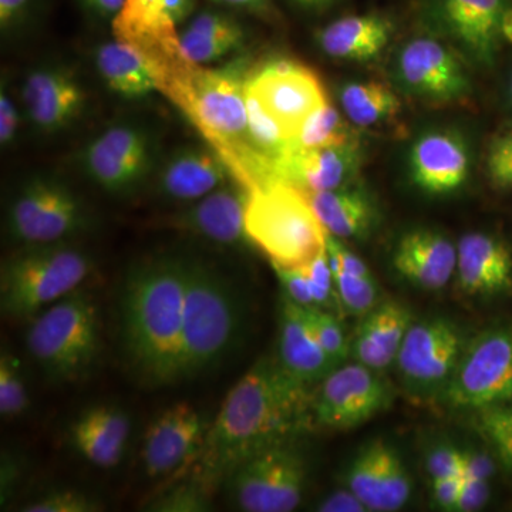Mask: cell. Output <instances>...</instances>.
Segmentation results:
<instances>
[{
  "mask_svg": "<svg viewBox=\"0 0 512 512\" xmlns=\"http://www.w3.org/2000/svg\"><path fill=\"white\" fill-rule=\"evenodd\" d=\"M311 384L296 379L278 359L264 357L239 379L210 424L197 457V478L214 491L252 454L298 439L313 419Z\"/></svg>",
  "mask_w": 512,
  "mask_h": 512,
  "instance_id": "obj_1",
  "label": "cell"
},
{
  "mask_svg": "<svg viewBox=\"0 0 512 512\" xmlns=\"http://www.w3.org/2000/svg\"><path fill=\"white\" fill-rule=\"evenodd\" d=\"M185 256H151L128 269L121 289V342L143 382L181 380Z\"/></svg>",
  "mask_w": 512,
  "mask_h": 512,
  "instance_id": "obj_2",
  "label": "cell"
},
{
  "mask_svg": "<svg viewBox=\"0 0 512 512\" xmlns=\"http://www.w3.org/2000/svg\"><path fill=\"white\" fill-rule=\"evenodd\" d=\"M247 76L239 63L210 70L187 60L161 84L160 92L187 113L239 183L254 191L274 183V175L249 140Z\"/></svg>",
  "mask_w": 512,
  "mask_h": 512,
  "instance_id": "obj_3",
  "label": "cell"
},
{
  "mask_svg": "<svg viewBox=\"0 0 512 512\" xmlns=\"http://www.w3.org/2000/svg\"><path fill=\"white\" fill-rule=\"evenodd\" d=\"M244 326L241 296L217 268L185 256L181 380L220 365L237 346Z\"/></svg>",
  "mask_w": 512,
  "mask_h": 512,
  "instance_id": "obj_4",
  "label": "cell"
},
{
  "mask_svg": "<svg viewBox=\"0 0 512 512\" xmlns=\"http://www.w3.org/2000/svg\"><path fill=\"white\" fill-rule=\"evenodd\" d=\"M245 232L272 266L301 269L326 251L328 232L295 185L276 181L249 194Z\"/></svg>",
  "mask_w": 512,
  "mask_h": 512,
  "instance_id": "obj_5",
  "label": "cell"
},
{
  "mask_svg": "<svg viewBox=\"0 0 512 512\" xmlns=\"http://www.w3.org/2000/svg\"><path fill=\"white\" fill-rule=\"evenodd\" d=\"M92 258L69 242L25 245L0 271V309L13 320H29L69 295L89 278Z\"/></svg>",
  "mask_w": 512,
  "mask_h": 512,
  "instance_id": "obj_6",
  "label": "cell"
},
{
  "mask_svg": "<svg viewBox=\"0 0 512 512\" xmlns=\"http://www.w3.org/2000/svg\"><path fill=\"white\" fill-rule=\"evenodd\" d=\"M26 346L50 380L77 382L93 369L101 350L99 306L74 291L30 319Z\"/></svg>",
  "mask_w": 512,
  "mask_h": 512,
  "instance_id": "obj_7",
  "label": "cell"
},
{
  "mask_svg": "<svg viewBox=\"0 0 512 512\" xmlns=\"http://www.w3.org/2000/svg\"><path fill=\"white\" fill-rule=\"evenodd\" d=\"M161 158L160 140L153 127L143 121L119 120L82 148L79 163L97 187L124 197L153 180Z\"/></svg>",
  "mask_w": 512,
  "mask_h": 512,
  "instance_id": "obj_8",
  "label": "cell"
},
{
  "mask_svg": "<svg viewBox=\"0 0 512 512\" xmlns=\"http://www.w3.org/2000/svg\"><path fill=\"white\" fill-rule=\"evenodd\" d=\"M281 441L242 461L225 483L239 510L291 512L308 484V463L295 443Z\"/></svg>",
  "mask_w": 512,
  "mask_h": 512,
  "instance_id": "obj_9",
  "label": "cell"
},
{
  "mask_svg": "<svg viewBox=\"0 0 512 512\" xmlns=\"http://www.w3.org/2000/svg\"><path fill=\"white\" fill-rule=\"evenodd\" d=\"M82 198L62 178L36 174L23 181L8 208L10 237L23 245L67 241L87 225Z\"/></svg>",
  "mask_w": 512,
  "mask_h": 512,
  "instance_id": "obj_10",
  "label": "cell"
},
{
  "mask_svg": "<svg viewBox=\"0 0 512 512\" xmlns=\"http://www.w3.org/2000/svg\"><path fill=\"white\" fill-rule=\"evenodd\" d=\"M443 397L454 409L512 402V326H494L468 340Z\"/></svg>",
  "mask_w": 512,
  "mask_h": 512,
  "instance_id": "obj_11",
  "label": "cell"
},
{
  "mask_svg": "<svg viewBox=\"0 0 512 512\" xmlns=\"http://www.w3.org/2000/svg\"><path fill=\"white\" fill-rule=\"evenodd\" d=\"M467 340L456 323L431 318L412 323L397 355L396 366L404 386L416 396L446 392Z\"/></svg>",
  "mask_w": 512,
  "mask_h": 512,
  "instance_id": "obj_12",
  "label": "cell"
},
{
  "mask_svg": "<svg viewBox=\"0 0 512 512\" xmlns=\"http://www.w3.org/2000/svg\"><path fill=\"white\" fill-rule=\"evenodd\" d=\"M390 402L392 392L379 372L357 362L343 363L313 394V419L325 429H355L383 412Z\"/></svg>",
  "mask_w": 512,
  "mask_h": 512,
  "instance_id": "obj_13",
  "label": "cell"
},
{
  "mask_svg": "<svg viewBox=\"0 0 512 512\" xmlns=\"http://www.w3.org/2000/svg\"><path fill=\"white\" fill-rule=\"evenodd\" d=\"M19 99L33 130L42 136H56L82 119L89 94L74 67L47 62L26 73Z\"/></svg>",
  "mask_w": 512,
  "mask_h": 512,
  "instance_id": "obj_14",
  "label": "cell"
},
{
  "mask_svg": "<svg viewBox=\"0 0 512 512\" xmlns=\"http://www.w3.org/2000/svg\"><path fill=\"white\" fill-rule=\"evenodd\" d=\"M247 89L281 124L291 141L303 121L329 100L316 73L289 59L269 60L248 72Z\"/></svg>",
  "mask_w": 512,
  "mask_h": 512,
  "instance_id": "obj_15",
  "label": "cell"
},
{
  "mask_svg": "<svg viewBox=\"0 0 512 512\" xmlns=\"http://www.w3.org/2000/svg\"><path fill=\"white\" fill-rule=\"evenodd\" d=\"M512 0H426L434 25L450 36L468 57L493 66L503 45V19Z\"/></svg>",
  "mask_w": 512,
  "mask_h": 512,
  "instance_id": "obj_16",
  "label": "cell"
},
{
  "mask_svg": "<svg viewBox=\"0 0 512 512\" xmlns=\"http://www.w3.org/2000/svg\"><path fill=\"white\" fill-rule=\"evenodd\" d=\"M404 89L430 103L451 104L470 96L471 84L460 59L433 37H416L397 59Z\"/></svg>",
  "mask_w": 512,
  "mask_h": 512,
  "instance_id": "obj_17",
  "label": "cell"
},
{
  "mask_svg": "<svg viewBox=\"0 0 512 512\" xmlns=\"http://www.w3.org/2000/svg\"><path fill=\"white\" fill-rule=\"evenodd\" d=\"M249 194L251 191L244 184L232 178L184 210L160 218L158 224L214 244L237 247L249 242L245 232Z\"/></svg>",
  "mask_w": 512,
  "mask_h": 512,
  "instance_id": "obj_18",
  "label": "cell"
},
{
  "mask_svg": "<svg viewBox=\"0 0 512 512\" xmlns=\"http://www.w3.org/2000/svg\"><path fill=\"white\" fill-rule=\"evenodd\" d=\"M208 429L207 421L191 404L177 403L165 409L148 426L141 447L147 476H170L197 460Z\"/></svg>",
  "mask_w": 512,
  "mask_h": 512,
  "instance_id": "obj_19",
  "label": "cell"
},
{
  "mask_svg": "<svg viewBox=\"0 0 512 512\" xmlns=\"http://www.w3.org/2000/svg\"><path fill=\"white\" fill-rule=\"evenodd\" d=\"M346 487L362 500L367 511L394 512L410 500L412 478L399 451L384 440H375L353 458Z\"/></svg>",
  "mask_w": 512,
  "mask_h": 512,
  "instance_id": "obj_20",
  "label": "cell"
},
{
  "mask_svg": "<svg viewBox=\"0 0 512 512\" xmlns=\"http://www.w3.org/2000/svg\"><path fill=\"white\" fill-rule=\"evenodd\" d=\"M235 178L212 146L185 144L161 158L153 180L164 200L191 204Z\"/></svg>",
  "mask_w": 512,
  "mask_h": 512,
  "instance_id": "obj_21",
  "label": "cell"
},
{
  "mask_svg": "<svg viewBox=\"0 0 512 512\" xmlns=\"http://www.w3.org/2000/svg\"><path fill=\"white\" fill-rule=\"evenodd\" d=\"M413 183L427 194L456 191L470 174V153L453 131H430L417 138L410 151Z\"/></svg>",
  "mask_w": 512,
  "mask_h": 512,
  "instance_id": "obj_22",
  "label": "cell"
},
{
  "mask_svg": "<svg viewBox=\"0 0 512 512\" xmlns=\"http://www.w3.org/2000/svg\"><path fill=\"white\" fill-rule=\"evenodd\" d=\"M458 288L470 296H495L512 291V251L494 235L473 232L457 245Z\"/></svg>",
  "mask_w": 512,
  "mask_h": 512,
  "instance_id": "obj_23",
  "label": "cell"
},
{
  "mask_svg": "<svg viewBox=\"0 0 512 512\" xmlns=\"http://www.w3.org/2000/svg\"><path fill=\"white\" fill-rule=\"evenodd\" d=\"M278 362L301 382H322L336 369L320 346L308 308L282 298L279 312Z\"/></svg>",
  "mask_w": 512,
  "mask_h": 512,
  "instance_id": "obj_24",
  "label": "cell"
},
{
  "mask_svg": "<svg viewBox=\"0 0 512 512\" xmlns=\"http://www.w3.org/2000/svg\"><path fill=\"white\" fill-rule=\"evenodd\" d=\"M393 265L413 285L437 291L456 274L457 247L440 232L414 229L400 238Z\"/></svg>",
  "mask_w": 512,
  "mask_h": 512,
  "instance_id": "obj_25",
  "label": "cell"
},
{
  "mask_svg": "<svg viewBox=\"0 0 512 512\" xmlns=\"http://www.w3.org/2000/svg\"><path fill=\"white\" fill-rule=\"evenodd\" d=\"M197 9L198 0H126L111 26L116 39L128 45H154L178 37Z\"/></svg>",
  "mask_w": 512,
  "mask_h": 512,
  "instance_id": "obj_26",
  "label": "cell"
},
{
  "mask_svg": "<svg viewBox=\"0 0 512 512\" xmlns=\"http://www.w3.org/2000/svg\"><path fill=\"white\" fill-rule=\"evenodd\" d=\"M131 421L116 406L100 404L84 410L70 426V443L74 450L100 468L116 467L126 453Z\"/></svg>",
  "mask_w": 512,
  "mask_h": 512,
  "instance_id": "obj_27",
  "label": "cell"
},
{
  "mask_svg": "<svg viewBox=\"0 0 512 512\" xmlns=\"http://www.w3.org/2000/svg\"><path fill=\"white\" fill-rule=\"evenodd\" d=\"M409 309L397 302L377 305L357 328L350 343V355L355 362L382 372L396 363L404 336L412 326Z\"/></svg>",
  "mask_w": 512,
  "mask_h": 512,
  "instance_id": "obj_28",
  "label": "cell"
},
{
  "mask_svg": "<svg viewBox=\"0 0 512 512\" xmlns=\"http://www.w3.org/2000/svg\"><path fill=\"white\" fill-rule=\"evenodd\" d=\"M394 23L382 13L349 15L319 30L316 42L332 59L365 63L376 59L389 45Z\"/></svg>",
  "mask_w": 512,
  "mask_h": 512,
  "instance_id": "obj_29",
  "label": "cell"
},
{
  "mask_svg": "<svg viewBox=\"0 0 512 512\" xmlns=\"http://www.w3.org/2000/svg\"><path fill=\"white\" fill-rule=\"evenodd\" d=\"M360 167L357 140L340 146L293 153L282 181L302 191H330L348 187Z\"/></svg>",
  "mask_w": 512,
  "mask_h": 512,
  "instance_id": "obj_30",
  "label": "cell"
},
{
  "mask_svg": "<svg viewBox=\"0 0 512 512\" xmlns=\"http://www.w3.org/2000/svg\"><path fill=\"white\" fill-rule=\"evenodd\" d=\"M94 64L107 89L126 100H140L157 92V80L143 55L123 40L101 43Z\"/></svg>",
  "mask_w": 512,
  "mask_h": 512,
  "instance_id": "obj_31",
  "label": "cell"
},
{
  "mask_svg": "<svg viewBox=\"0 0 512 512\" xmlns=\"http://www.w3.org/2000/svg\"><path fill=\"white\" fill-rule=\"evenodd\" d=\"M313 212L329 235L338 239L360 238L375 222V208L365 192L356 188L303 191Z\"/></svg>",
  "mask_w": 512,
  "mask_h": 512,
  "instance_id": "obj_32",
  "label": "cell"
},
{
  "mask_svg": "<svg viewBox=\"0 0 512 512\" xmlns=\"http://www.w3.org/2000/svg\"><path fill=\"white\" fill-rule=\"evenodd\" d=\"M340 104L346 117L359 127L376 126L392 119L400 110L399 97L380 82L349 83L340 90Z\"/></svg>",
  "mask_w": 512,
  "mask_h": 512,
  "instance_id": "obj_33",
  "label": "cell"
},
{
  "mask_svg": "<svg viewBox=\"0 0 512 512\" xmlns=\"http://www.w3.org/2000/svg\"><path fill=\"white\" fill-rule=\"evenodd\" d=\"M353 140L355 138L352 137L348 124L328 100L303 121L298 134L293 138L292 151L305 153L316 148L340 146Z\"/></svg>",
  "mask_w": 512,
  "mask_h": 512,
  "instance_id": "obj_34",
  "label": "cell"
},
{
  "mask_svg": "<svg viewBox=\"0 0 512 512\" xmlns=\"http://www.w3.org/2000/svg\"><path fill=\"white\" fill-rule=\"evenodd\" d=\"M178 42L181 50L192 63L207 66L221 62L242 49L247 39L229 36L201 35V33L178 30Z\"/></svg>",
  "mask_w": 512,
  "mask_h": 512,
  "instance_id": "obj_35",
  "label": "cell"
},
{
  "mask_svg": "<svg viewBox=\"0 0 512 512\" xmlns=\"http://www.w3.org/2000/svg\"><path fill=\"white\" fill-rule=\"evenodd\" d=\"M29 392L18 357L3 350L0 355V414L6 419L28 410Z\"/></svg>",
  "mask_w": 512,
  "mask_h": 512,
  "instance_id": "obj_36",
  "label": "cell"
},
{
  "mask_svg": "<svg viewBox=\"0 0 512 512\" xmlns=\"http://www.w3.org/2000/svg\"><path fill=\"white\" fill-rule=\"evenodd\" d=\"M332 272L342 311L363 318L376 308L379 291L375 278L350 275L339 268H332Z\"/></svg>",
  "mask_w": 512,
  "mask_h": 512,
  "instance_id": "obj_37",
  "label": "cell"
},
{
  "mask_svg": "<svg viewBox=\"0 0 512 512\" xmlns=\"http://www.w3.org/2000/svg\"><path fill=\"white\" fill-rule=\"evenodd\" d=\"M313 330L320 346L336 367L342 366L350 355V343L346 339L345 330L335 313L312 306L308 308Z\"/></svg>",
  "mask_w": 512,
  "mask_h": 512,
  "instance_id": "obj_38",
  "label": "cell"
},
{
  "mask_svg": "<svg viewBox=\"0 0 512 512\" xmlns=\"http://www.w3.org/2000/svg\"><path fill=\"white\" fill-rule=\"evenodd\" d=\"M211 491L197 478L160 495L148 507L154 512H205L211 510Z\"/></svg>",
  "mask_w": 512,
  "mask_h": 512,
  "instance_id": "obj_39",
  "label": "cell"
},
{
  "mask_svg": "<svg viewBox=\"0 0 512 512\" xmlns=\"http://www.w3.org/2000/svg\"><path fill=\"white\" fill-rule=\"evenodd\" d=\"M480 427L501 457L512 466V402L478 410Z\"/></svg>",
  "mask_w": 512,
  "mask_h": 512,
  "instance_id": "obj_40",
  "label": "cell"
},
{
  "mask_svg": "<svg viewBox=\"0 0 512 512\" xmlns=\"http://www.w3.org/2000/svg\"><path fill=\"white\" fill-rule=\"evenodd\" d=\"M104 505L92 495L77 490H57L23 505L25 512H99Z\"/></svg>",
  "mask_w": 512,
  "mask_h": 512,
  "instance_id": "obj_41",
  "label": "cell"
},
{
  "mask_svg": "<svg viewBox=\"0 0 512 512\" xmlns=\"http://www.w3.org/2000/svg\"><path fill=\"white\" fill-rule=\"evenodd\" d=\"M303 269H305L306 275H308L315 305L330 312L333 309L342 311L338 291H336L335 279H333L332 268H330L329 264L328 252L325 251L316 256L311 264Z\"/></svg>",
  "mask_w": 512,
  "mask_h": 512,
  "instance_id": "obj_42",
  "label": "cell"
},
{
  "mask_svg": "<svg viewBox=\"0 0 512 512\" xmlns=\"http://www.w3.org/2000/svg\"><path fill=\"white\" fill-rule=\"evenodd\" d=\"M43 0H0V33L3 39L18 37L39 16Z\"/></svg>",
  "mask_w": 512,
  "mask_h": 512,
  "instance_id": "obj_43",
  "label": "cell"
},
{
  "mask_svg": "<svg viewBox=\"0 0 512 512\" xmlns=\"http://www.w3.org/2000/svg\"><path fill=\"white\" fill-rule=\"evenodd\" d=\"M487 174L500 190L512 188V130L494 138L487 153Z\"/></svg>",
  "mask_w": 512,
  "mask_h": 512,
  "instance_id": "obj_44",
  "label": "cell"
},
{
  "mask_svg": "<svg viewBox=\"0 0 512 512\" xmlns=\"http://www.w3.org/2000/svg\"><path fill=\"white\" fill-rule=\"evenodd\" d=\"M23 119L22 103L13 93L9 79H3L0 86V144L3 150L15 143Z\"/></svg>",
  "mask_w": 512,
  "mask_h": 512,
  "instance_id": "obj_45",
  "label": "cell"
},
{
  "mask_svg": "<svg viewBox=\"0 0 512 512\" xmlns=\"http://www.w3.org/2000/svg\"><path fill=\"white\" fill-rule=\"evenodd\" d=\"M274 269L284 288L286 298L303 308L316 306L305 269L279 268V266H274Z\"/></svg>",
  "mask_w": 512,
  "mask_h": 512,
  "instance_id": "obj_46",
  "label": "cell"
},
{
  "mask_svg": "<svg viewBox=\"0 0 512 512\" xmlns=\"http://www.w3.org/2000/svg\"><path fill=\"white\" fill-rule=\"evenodd\" d=\"M427 473L431 480L461 477L463 450L453 446H439L431 450L426 461ZM463 478V477H461Z\"/></svg>",
  "mask_w": 512,
  "mask_h": 512,
  "instance_id": "obj_47",
  "label": "cell"
},
{
  "mask_svg": "<svg viewBox=\"0 0 512 512\" xmlns=\"http://www.w3.org/2000/svg\"><path fill=\"white\" fill-rule=\"evenodd\" d=\"M326 252H328L329 264L332 268H339L350 275L362 276V278H373V274L365 262L349 251L345 245L340 244L338 238L329 234L326 238Z\"/></svg>",
  "mask_w": 512,
  "mask_h": 512,
  "instance_id": "obj_48",
  "label": "cell"
},
{
  "mask_svg": "<svg viewBox=\"0 0 512 512\" xmlns=\"http://www.w3.org/2000/svg\"><path fill=\"white\" fill-rule=\"evenodd\" d=\"M208 2L232 12L248 13L265 22H276L279 19L274 0H208Z\"/></svg>",
  "mask_w": 512,
  "mask_h": 512,
  "instance_id": "obj_49",
  "label": "cell"
},
{
  "mask_svg": "<svg viewBox=\"0 0 512 512\" xmlns=\"http://www.w3.org/2000/svg\"><path fill=\"white\" fill-rule=\"evenodd\" d=\"M488 498H490L488 481L464 480L463 478L454 511L471 512L481 510L487 504Z\"/></svg>",
  "mask_w": 512,
  "mask_h": 512,
  "instance_id": "obj_50",
  "label": "cell"
},
{
  "mask_svg": "<svg viewBox=\"0 0 512 512\" xmlns=\"http://www.w3.org/2000/svg\"><path fill=\"white\" fill-rule=\"evenodd\" d=\"M494 473V461L488 454L477 450H463L461 477L464 480L490 481Z\"/></svg>",
  "mask_w": 512,
  "mask_h": 512,
  "instance_id": "obj_51",
  "label": "cell"
},
{
  "mask_svg": "<svg viewBox=\"0 0 512 512\" xmlns=\"http://www.w3.org/2000/svg\"><path fill=\"white\" fill-rule=\"evenodd\" d=\"M316 510L320 512H366L367 508L362 500L346 487L328 495Z\"/></svg>",
  "mask_w": 512,
  "mask_h": 512,
  "instance_id": "obj_52",
  "label": "cell"
},
{
  "mask_svg": "<svg viewBox=\"0 0 512 512\" xmlns=\"http://www.w3.org/2000/svg\"><path fill=\"white\" fill-rule=\"evenodd\" d=\"M433 483V500L439 505L441 510L454 511L456 508L458 495H460L461 477L439 478V480H431Z\"/></svg>",
  "mask_w": 512,
  "mask_h": 512,
  "instance_id": "obj_53",
  "label": "cell"
},
{
  "mask_svg": "<svg viewBox=\"0 0 512 512\" xmlns=\"http://www.w3.org/2000/svg\"><path fill=\"white\" fill-rule=\"evenodd\" d=\"M79 2L89 15L111 23L119 15L126 0H79Z\"/></svg>",
  "mask_w": 512,
  "mask_h": 512,
  "instance_id": "obj_54",
  "label": "cell"
},
{
  "mask_svg": "<svg viewBox=\"0 0 512 512\" xmlns=\"http://www.w3.org/2000/svg\"><path fill=\"white\" fill-rule=\"evenodd\" d=\"M299 9L308 10V12H322L329 9L336 0H289Z\"/></svg>",
  "mask_w": 512,
  "mask_h": 512,
  "instance_id": "obj_55",
  "label": "cell"
},
{
  "mask_svg": "<svg viewBox=\"0 0 512 512\" xmlns=\"http://www.w3.org/2000/svg\"><path fill=\"white\" fill-rule=\"evenodd\" d=\"M503 37L507 42L512 43V6L505 12L503 19Z\"/></svg>",
  "mask_w": 512,
  "mask_h": 512,
  "instance_id": "obj_56",
  "label": "cell"
},
{
  "mask_svg": "<svg viewBox=\"0 0 512 512\" xmlns=\"http://www.w3.org/2000/svg\"><path fill=\"white\" fill-rule=\"evenodd\" d=\"M510 96L512 101V76H511V82H510Z\"/></svg>",
  "mask_w": 512,
  "mask_h": 512,
  "instance_id": "obj_57",
  "label": "cell"
}]
</instances>
